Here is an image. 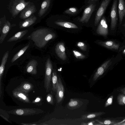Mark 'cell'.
<instances>
[{
  "mask_svg": "<svg viewBox=\"0 0 125 125\" xmlns=\"http://www.w3.org/2000/svg\"><path fill=\"white\" fill-rule=\"evenodd\" d=\"M51 1V0H45L42 2L38 13L39 17L42 16L46 13L50 6Z\"/></svg>",
  "mask_w": 125,
  "mask_h": 125,
  "instance_id": "44dd1931",
  "label": "cell"
},
{
  "mask_svg": "<svg viewBox=\"0 0 125 125\" xmlns=\"http://www.w3.org/2000/svg\"><path fill=\"white\" fill-rule=\"evenodd\" d=\"M55 50L57 55L60 59L63 60H66L67 56L63 43L60 42L57 43L55 46Z\"/></svg>",
  "mask_w": 125,
  "mask_h": 125,
  "instance_id": "7c38bea8",
  "label": "cell"
},
{
  "mask_svg": "<svg viewBox=\"0 0 125 125\" xmlns=\"http://www.w3.org/2000/svg\"><path fill=\"white\" fill-rule=\"evenodd\" d=\"M95 2L89 4L85 9L82 15L79 18V21L83 23H87L89 21L95 9Z\"/></svg>",
  "mask_w": 125,
  "mask_h": 125,
  "instance_id": "277c9868",
  "label": "cell"
},
{
  "mask_svg": "<svg viewBox=\"0 0 125 125\" xmlns=\"http://www.w3.org/2000/svg\"><path fill=\"white\" fill-rule=\"evenodd\" d=\"M111 0H103L96 13L94 25H97L102 17Z\"/></svg>",
  "mask_w": 125,
  "mask_h": 125,
  "instance_id": "8992f818",
  "label": "cell"
},
{
  "mask_svg": "<svg viewBox=\"0 0 125 125\" xmlns=\"http://www.w3.org/2000/svg\"><path fill=\"white\" fill-rule=\"evenodd\" d=\"M124 25H125V24Z\"/></svg>",
  "mask_w": 125,
  "mask_h": 125,
  "instance_id": "7bdbcfd3",
  "label": "cell"
},
{
  "mask_svg": "<svg viewBox=\"0 0 125 125\" xmlns=\"http://www.w3.org/2000/svg\"><path fill=\"white\" fill-rule=\"evenodd\" d=\"M120 90L123 94L125 95V88H121Z\"/></svg>",
  "mask_w": 125,
  "mask_h": 125,
  "instance_id": "74e56055",
  "label": "cell"
},
{
  "mask_svg": "<svg viewBox=\"0 0 125 125\" xmlns=\"http://www.w3.org/2000/svg\"><path fill=\"white\" fill-rule=\"evenodd\" d=\"M30 2H26L25 0H15L13 2L11 10L12 16H17L29 4Z\"/></svg>",
  "mask_w": 125,
  "mask_h": 125,
  "instance_id": "5b68a950",
  "label": "cell"
},
{
  "mask_svg": "<svg viewBox=\"0 0 125 125\" xmlns=\"http://www.w3.org/2000/svg\"><path fill=\"white\" fill-rule=\"evenodd\" d=\"M36 11V8L34 5H31L29 4L21 11L20 18L22 19L27 18L35 12Z\"/></svg>",
  "mask_w": 125,
  "mask_h": 125,
  "instance_id": "4fadbf2b",
  "label": "cell"
},
{
  "mask_svg": "<svg viewBox=\"0 0 125 125\" xmlns=\"http://www.w3.org/2000/svg\"><path fill=\"white\" fill-rule=\"evenodd\" d=\"M111 59H110L104 62L98 69L93 78L94 81H96L102 75L112 64Z\"/></svg>",
  "mask_w": 125,
  "mask_h": 125,
  "instance_id": "30bf717a",
  "label": "cell"
},
{
  "mask_svg": "<svg viewBox=\"0 0 125 125\" xmlns=\"http://www.w3.org/2000/svg\"><path fill=\"white\" fill-rule=\"evenodd\" d=\"M73 52L74 56L77 59H83L85 58L86 57L85 55L80 52L76 50H73Z\"/></svg>",
  "mask_w": 125,
  "mask_h": 125,
  "instance_id": "4dcf8cb0",
  "label": "cell"
},
{
  "mask_svg": "<svg viewBox=\"0 0 125 125\" xmlns=\"http://www.w3.org/2000/svg\"><path fill=\"white\" fill-rule=\"evenodd\" d=\"M52 89L54 92H56L58 82V77L55 70H53L52 73Z\"/></svg>",
  "mask_w": 125,
  "mask_h": 125,
  "instance_id": "484cf974",
  "label": "cell"
},
{
  "mask_svg": "<svg viewBox=\"0 0 125 125\" xmlns=\"http://www.w3.org/2000/svg\"><path fill=\"white\" fill-rule=\"evenodd\" d=\"M52 65L49 58H48L45 64V73L44 86L46 92H49L50 90V83L52 78Z\"/></svg>",
  "mask_w": 125,
  "mask_h": 125,
  "instance_id": "3957f363",
  "label": "cell"
},
{
  "mask_svg": "<svg viewBox=\"0 0 125 125\" xmlns=\"http://www.w3.org/2000/svg\"><path fill=\"white\" fill-rule=\"evenodd\" d=\"M123 53L124 54H125V49L124 50L123 52Z\"/></svg>",
  "mask_w": 125,
  "mask_h": 125,
  "instance_id": "b9f144b4",
  "label": "cell"
},
{
  "mask_svg": "<svg viewBox=\"0 0 125 125\" xmlns=\"http://www.w3.org/2000/svg\"><path fill=\"white\" fill-rule=\"evenodd\" d=\"M106 113L103 112H93L82 115L81 117L83 120L92 119L104 115Z\"/></svg>",
  "mask_w": 125,
  "mask_h": 125,
  "instance_id": "cb8c5ba5",
  "label": "cell"
},
{
  "mask_svg": "<svg viewBox=\"0 0 125 125\" xmlns=\"http://www.w3.org/2000/svg\"><path fill=\"white\" fill-rule=\"evenodd\" d=\"M33 88L34 86L32 84L28 82H25L21 84L16 88L28 93L31 91Z\"/></svg>",
  "mask_w": 125,
  "mask_h": 125,
  "instance_id": "7402d4cb",
  "label": "cell"
},
{
  "mask_svg": "<svg viewBox=\"0 0 125 125\" xmlns=\"http://www.w3.org/2000/svg\"><path fill=\"white\" fill-rule=\"evenodd\" d=\"M98 43L106 48L112 50H118L119 47V44L112 41L100 42H98Z\"/></svg>",
  "mask_w": 125,
  "mask_h": 125,
  "instance_id": "d6986e66",
  "label": "cell"
},
{
  "mask_svg": "<svg viewBox=\"0 0 125 125\" xmlns=\"http://www.w3.org/2000/svg\"><path fill=\"white\" fill-rule=\"evenodd\" d=\"M55 34L46 28L38 29L33 31L28 37L32 40L35 45L40 48L44 47L49 41L53 39Z\"/></svg>",
  "mask_w": 125,
  "mask_h": 125,
  "instance_id": "6da1fadb",
  "label": "cell"
},
{
  "mask_svg": "<svg viewBox=\"0 0 125 125\" xmlns=\"http://www.w3.org/2000/svg\"><path fill=\"white\" fill-rule=\"evenodd\" d=\"M118 10L120 24L125 16V3L124 0H119Z\"/></svg>",
  "mask_w": 125,
  "mask_h": 125,
  "instance_id": "e0dca14e",
  "label": "cell"
},
{
  "mask_svg": "<svg viewBox=\"0 0 125 125\" xmlns=\"http://www.w3.org/2000/svg\"><path fill=\"white\" fill-rule=\"evenodd\" d=\"M83 104L82 101L77 99H71L68 103L67 107L70 110H73L80 108Z\"/></svg>",
  "mask_w": 125,
  "mask_h": 125,
  "instance_id": "2e32d148",
  "label": "cell"
},
{
  "mask_svg": "<svg viewBox=\"0 0 125 125\" xmlns=\"http://www.w3.org/2000/svg\"><path fill=\"white\" fill-rule=\"evenodd\" d=\"M95 120L99 124H100L101 125H115L116 124L120 122V121L119 120L110 119H105L103 120L96 119Z\"/></svg>",
  "mask_w": 125,
  "mask_h": 125,
  "instance_id": "4316f807",
  "label": "cell"
},
{
  "mask_svg": "<svg viewBox=\"0 0 125 125\" xmlns=\"http://www.w3.org/2000/svg\"><path fill=\"white\" fill-rule=\"evenodd\" d=\"M38 63L35 60H31L27 65L26 70L27 72L32 74H35L37 73L36 67Z\"/></svg>",
  "mask_w": 125,
  "mask_h": 125,
  "instance_id": "ac0fdd59",
  "label": "cell"
},
{
  "mask_svg": "<svg viewBox=\"0 0 125 125\" xmlns=\"http://www.w3.org/2000/svg\"><path fill=\"white\" fill-rule=\"evenodd\" d=\"M98 0H89L88 3L89 4L95 2Z\"/></svg>",
  "mask_w": 125,
  "mask_h": 125,
  "instance_id": "f35d334b",
  "label": "cell"
},
{
  "mask_svg": "<svg viewBox=\"0 0 125 125\" xmlns=\"http://www.w3.org/2000/svg\"><path fill=\"white\" fill-rule=\"evenodd\" d=\"M77 45L82 51H85L87 50V46L84 42H79L77 43Z\"/></svg>",
  "mask_w": 125,
  "mask_h": 125,
  "instance_id": "1f68e13d",
  "label": "cell"
},
{
  "mask_svg": "<svg viewBox=\"0 0 125 125\" xmlns=\"http://www.w3.org/2000/svg\"><path fill=\"white\" fill-rule=\"evenodd\" d=\"M125 121V120H124L123 121H122V122L121 121H120V122H119V123H122V122H124Z\"/></svg>",
  "mask_w": 125,
  "mask_h": 125,
  "instance_id": "60d3db41",
  "label": "cell"
},
{
  "mask_svg": "<svg viewBox=\"0 0 125 125\" xmlns=\"http://www.w3.org/2000/svg\"><path fill=\"white\" fill-rule=\"evenodd\" d=\"M95 121H92L89 122L87 123H86V125H101L99 124H96L95 123Z\"/></svg>",
  "mask_w": 125,
  "mask_h": 125,
  "instance_id": "d590c367",
  "label": "cell"
},
{
  "mask_svg": "<svg viewBox=\"0 0 125 125\" xmlns=\"http://www.w3.org/2000/svg\"><path fill=\"white\" fill-rule=\"evenodd\" d=\"M79 12V10L77 8L75 7H72L65 10L64 13L66 14L74 15L77 14Z\"/></svg>",
  "mask_w": 125,
  "mask_h": 125,
  "instance_id": "f1b7e54d",
  "label": "cell"
},
{
  "mask_svg": "<svg viewBox=\"0 0 125 125\" xmlns=\"http://www.w3.org/2000/svg\"><path fill=\"white\" fill-rule=\"evenodd\" d=\"M0 116L7 121L9 122H10L9 121L8 119L6 117H5L4 116H3L2 115H1V114H0Z\"/></svg>",
  "mask_w": 125,
  "mask_h": 125,
  "instance_id": "8d00e7d4",
  "label": "cell"
},
{
  "mask_svg": "<svg viewBox=\"0 0 125 125\" xmlns=\"http://www.w3.org/2000/svg\"><path fill=\"white\" fill-rule=\"evenodd\" d=\"M118 104L120 105H125V95L124 94H119L117 97Z\"/></svg>",
  "mask_w": 125,
  "mask_h": 125,
  "instance_id": "f546056e",
  "label": "cell"
},
{
  "mask_svg": "<svg viewBox=\"0 0 125 125\" xmlns=\"http://www.w3.org/2000/svg\"><path fill=\"white\" fill-rule=\"evenodd\" d=\"M96 32L98 35L106 37L108 33V26L104 16L103 17L97 28Z\"/></svg>",
  "mask_w": 125,
  "mask_h": 125,
  "instance_id": "ba28073f",
  "label": "cell"
},
{
  "mask_svg": "<svg viewBox=\"0 0 125 125\" xmlns=\"http://www.w3.org/2000/svg\"><path fill=\"white\" fill-rule=\"evenodd\" d=\"M57 25L63 27L70 29H77V26L72 22L66 21H57L55 22Z\"/></svg>",
  "mask_w": 125,
  "mask_h": 125,
  "instance_id": "603a6c76",
  "label": "cell"
},
{
  "mask_svg": "<svg viewBox=\"0 0 125 125\" xmlns=\"http://www.w3.org/2000/svg\"><path fill=\"white\" fill-rule=\"evenodd\" d=\"M9 52H6L3 57L0 66V97H1L2 92L1 90V81L5 69V65L7 62L9 56Z\"/></svg>",
  "mask_w": 125,
  "mask_h": 125,
  "instance_id": "9a60e30c",
  "label": "cell"
},
{
  "mask_svg": "<svg viewBox=\"0 0 125 125\" xmlns=\"http://www.w3.org/2000/svg\"><path fill=\"white\" fill-rule=\"evenodd\" d=\"M37 19V17L34 15L25 20L19 25L20 28L28 27L34 24Z\"/></svg>",
  "mask_w": 125,
  "mask_h": 125,
  "instance_id": "ffe728a7",
  "label": "cell"
},
{
  "mask_svg": "<svg viewBox=\"0 0 125 125\" xmlns=\"http://www.w3.org/2000/svg\"><path fill=\"white\" fill-rule=\"evenodd\" d=\"M28 32L27 30L19 31L10 38L7 41L9 42H11L20 39L26 34Z\"/></svg>",
  "mask_w": 125,
  "mask_h": 125,
  "instance_id": "d4e9b609",
  "label": "cell"
},
{
  "mask_svg": "<svg viewBox=\"0 0 125 125\" xmlns=\"http://www.w3.org/2000/svg\"><path fill=\"white\" fill-rule=\"evenodd\" d=\"M42 100V98L41 97H38L36 98L34 100L32 101V103L37 104H38L41 102Z\"/></svg>",
  "mask_w": 125,
  "mask_h": 125,
  "instance_id": "e575fe53",
  "label": "cell"
},
{
  "mask_svg": "<svg viewBox=\"0 0 125 125\" xmlns=\"http://www.w3.org/2000/svg\"><path fill=\"white\" fill-rule=\"evenodd\" d=\"M113 96L111 95L106 100L105 104L104 106L105 107L111 105L113 103Z\"/></svg>",
  "mask_w": 125,
  "mask_h": 125,
  "instance_id": "836d02e7",
  "label": "cell"
},
{
  "mask_svg": "<svg viewBox=\"0 0 125 125\" xmlns=\"http://www.w3.org/2000/svg\"><path fill=\"white\" fill-rule=\"evenodd\" d=\"M125 125V122H123L120 123H118L117 124L115 125Z\"/></svg>",
  "mask_w": 125,
  "mask_h": 125,
  "instance_id": "ab89813d",
  "label": "cell"
},
{
  "mask_svg": "<svg viewBox=\"0 0 125 125\" xmlns=\"http://www.w3.org/2000/svg\"><path fill=\"white\" fill-rule=\"evenodd\" d=\"M29 46V44L27 45L19 51L13 57L11 62H13L20 58L25 52Z\"/></svg>",
  "mask_w": 125,
  "mask_h": 125,
  "instance_id": "83f0119b",
  "label": "cell"
},
{
  "mask_svg": "<svg viewBox=\"0 0 125 125\" xmlns=\"http://www.w3.org/2000/svg\"><path fill=\"white\" fill-rule=\"evenodd\" d=\"M46 99L47 102L51 104H53V98L52 95L50 94H48L46 96Z\"/></svg>",
  "mask_w": 125,
  "mask_h": 125,
  "instance_id": "d6a6232c",
  "label": "cell"
},
{
  "mask_svg": "<svg viewBox=\"0 0 125 125\" xmlns=\"http://www.w3.org/2000/svg\"><path fill=\"white\" fill-rule=\"evenodd\" d=\"M12 93L14 97L21 101L28 103H31L28 93L24 91L16 88L13 91Z\"/></svg>",
  "mask_w": 125,
  "mask_h": 125,
  "instance_id": "9c48e42d",
  "label": "cell"
},
{
  "mask_svg": "<svg viewBox=\"0 0 125 125\" xmlns=\"http://www.w3.org/2000/svg\"><path fill=\"white\" fill-rule=\"evenodd\" d=\"M11 27L10 22L8 21H6L5 22L2 29H0V44L2 43L4 41L10 30Z\"/></svg>",
  "mask_w": 125,
  "mask_h": 125,
  "instance_id": "5bb4252c",
  "label": "cell"
},
{
  "mask_svg": "<svg viewBox=\"0 0 125 125\" xmlns=\"http://www.w3.org/2000/svg\"><path fill=\"white\" fill-rule=\"evenodd\" d=\"M117 0H114L112 7L110 16L111 23L110 28L111 30H113L115 29L117 21Z\"/></svg>",
  "mask_w": 125,
  "mask_h": 125,
  "instance_id": "52a82bcc",
  "label": "cell"
},
{
  "mask_svg": "<svg viewBox=\"0 0 125 125\" xmlns=\"http://www.w3.org/2000/svg\"><path fill=\"white\" fill-rule=\"evenodd\" d=\"M44 112V111L41 109L35 108H17L8 112L9 114L21 116L33 115Z\"/></svg>",
  "mask_w": 125,
  "mask_h": 125,
  "instance_id": "7a4b0ae2",
  "label": "cell"
},
{
  "mask_svg": "<svg viewBox=\"0 0 125 125\" xmlns=\"http://www.w3.org/2000/svg\"><path fill=\"white\" fill-rule=\"evenodd\" d=\"M58 82L56 89V98L57 103H59L62 100L64 95V88L61 79L58 75Z\"/></svg>",
  "mask_w": 125,
  "mask_h": 125,
  "instance_id": "8fae6325",
  "label": "cell"
}]
</instances>
